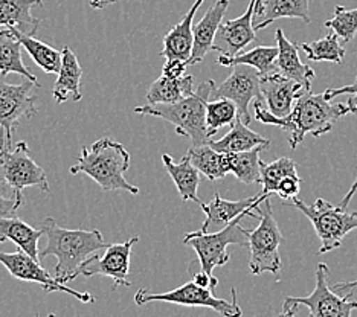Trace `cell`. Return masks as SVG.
Masks as SVG:
<instances>
[{
	"mask_svg": "<svg viewBox=\"0 0 357 317\" xmlns=\"http://www.w3.org/2000/svg\"><path fill=\"white\" fill-rule=\"evenodd\" d=\"M324 24L335 32L344 43H350L357 36V8L348 10V8L340 5L335 6L333 19L327 20Z\"/></svg>",
	"mask_w": 357,
	"mask_h": 317,
	"instance_id": "d590c367",
	"label": "cell"
},
{
	"mask_svg": "<svg viewBox=\"0 0 357 317\" xmlns=\"http://www.w3.org/2000/svg\"><path fill=\"white\" fill-rule=\"evenodd\" d=\"M298 310H299V305L298 304L284 302L282 304V311L278 314V317H296Z\"/></svg>",
	"mask_w": 357,
	"mask_h": 317,
	"instance_id": "7bdbcfd3",
	"label": "cell"
},
{
	"mask_svg": "<svg viewBox=\"0 0 357 317\" xmlns=\"http://www.w3.org/2000/svg\"><path fill=\"white\" fill-rule=\"evenodd\" d=\"M0 183L11 186L17 195H23V190L31 186L50 192L45 169L31 157L28 144L23 141L15 145V148L0 146Z\"/></svg>",
	"mask_w": 357,
	"mask_h": 317,
	"instance_id": "9c48e42d",
	"label": "cell"
},
{
	"mask_svg": "<svg viewBox=\"0 0 357 317\" xmlns=\"http://www.w3.org/2000/svg\"><path fill=\"white\" fill-rule=\"evenodd\" d=\"M231 296V302L229 300L215 297L214 291L199 287L197 284L190 281L167 293H153L147 288H139L135 295V304L144 307L151 302H168L183 307H204L211 308V310L222 314L223 317H241L243 310L237 300V290L232 288Z\"/></svg>",
	"mask_w": 357,
	"mask_h": 317,
	"instance_id": "52a82bcc",
	"label": "cell"
},
{
	"mask_svg": "<svg viewBox=\"0 0 357 317\" xmlns=\"http://www.w3.org/2000/svg\"><path fill=\"white\" fill-rule=\"evenodd\" d=\"M264 150H267V146H257L254 150L243 153H229V171L241 183H261V159H259V153Z\"/></svg>",
	"mask_w": 357,
	"mask_h": 317,
	"instance_id": "1f68e13d",
	"label": "cell"
},
{
	"mask_svg": "<svg viewBox=\"0 0 357 317\" xmlns=\"http://www.w3.org/2000/svg\"><path fill=\"white\" fill-rule=\"evenodd\" d=\"M271 197V195H263L259 192L254 197H248L243 200H225L220 197V194L215 192L214 199L209 203H202L200 208L204 210L206 218L202 224L200 231L208 232L209 226H228L234 219L240 217H255L254 210L261 205V203Z\"/></svg>",
	"mask_w": 357,
	"mask_h": 317,
	"instance_id": "2e32d148",
	"label": "cell"
},
{
	"mask_svg": "<svg viewBox=\"0 0 357 317\" xmlns=\"http://www.w3.org/2000/svg\"><path fill=\"white\" fill-rule=\"evenodd\" d=\"M275 40H277L278 46V59H277V68L282 77L290 78L296 81V83L303 84L305 88L310 91L312 81L314 79V70L308 68L299 59L298 47L290 42V40L284 36L282 29H277L275 32Z\"/></svg>",
	"mask_w": 357,
	"mask_h": 317,
	"instance_id": "44dd1931",
	"label": "cell"
},
{
	"mask_svg": "<svg viewBox=\"0 0 357 317\" xmlns=\"http://www.w3.org/2000/svg\"><path fill=\"white\" fill-rule=\"evenodd\" d=\"M186 154H188L191 164L200 171V174L211 182H215L231 173L228 154L215 151L209 144L191 146Z\"/></svg>",
	"mask_w": 357,
	"mask_h": 317,
	"instance_id": "f1b7e54d",
	"label": "cell"
},
{
	"mask_svg": "<svg viewBox=\"0 0 357 317\" xmlns=\"http://www.w3.org/2000/svg\"><path fill=\"white\" fill-rule=\"evenodd\" d=\"M47 317H56L54 313H51V314H47Z\"/></svg>",
	"mask_w": 357,
	"mask_h": 317,
	"instance_id": "bcb514c9",
	"label": "cell"
},
{
	"mask_svg": "<svg viewBox=\"0 0 357 317\" xmlns=\"http://www.w3.org/2000/svg\"><path fill=\"white\" fill-rule=\"evenodd\" d=\"M190 275H191V281L194 284H197L199 287H204V288H208L211 291H214L218 286V279L215 278L214 275H208L206 272H204L200 268L199 272H192V270H188Z\"/></svg>",
	"mask_w": 357,
	"mask_h": 317,
	"instance_id": "60d3db41",
	"label": "cell"
},
{
	"mask_svg": "<svg viewBox=\"0 0 357 317\" xmlns=\"http://www.w3.org/2000/svg\"><path fill=\"white\" fill-rule=\"evenodd\" d=\"M291 205L312 222L314 232L321 240L318 255L340 247L347 235L357 229V212H348L345 208L331 205L324 199H318L313 205H307L296 197L291 200Z\"/></svg>",
	"mask_w": 357,
	"mask_h": 317,
	"instance_id": "5b68a950",
	"label": "cell"
},
{
	"mask_svg": "<svg viewBox=\"0 0 357 317\" xmlns=\"http://www.w3.org/2000/svg\"><path fill=\"white\" fill-rule=\"evenodd\" d=\"M204 2L205 0H196L190 8V11L185 14V17L174 28L169 29L168 34L164 37V47L159 52L160 56H164L167 60H190L194 45V17H196L199 8Z\"/></svg>",
	"mask_w": 357,
	"mask_h": 317,
	"instance_id": "d6986e66",
	"label": "cell"
},
{
	"mask_svg": "<svg viewBox=\"0 0 357 317\" xmlns=\"http://www.w3.org/2000/svg\"><path fill=\"white\" fill-rule=\"evenodd\" d=\"M214 79L202 83L191 96L173 104H149L133 109L139 115H150L173 124L176 133L190 137L191 146L209 144L211 134L206 128V104L213 92Z\"/></svg>",
	"mask_w": 357,
	"mask_h": 317,
	"instance_id": "277c9868",
	"label": "cell"
},
{
	"mask_svg": "<svg viewBox=\"0 0 357 317\" xmlns=\"http://www.w3.org/2000/svg\"><path fill=\"white\" fill-rule=\"evenodd\" d=\"M34 317H40V316H38V313H36V316H34Z\"/></svg>",
	"mask_w": 357,
	"mask_h": 317,
	"instance_id": "c3c4849f",
	"label": "cell"
},
{
	"mask_svg": "<svg viewBox=\"0 0 357 317\" xmlns=\"http://www.w3.org/2000/svg\"><path fill=\"white\" fill-rule=\"evenodd\" d=\"M22 43L14 32L6 28L0 31V75L17 73L23 78L38 83L37 77L32 73L22 60Z\"/></svg>",
	"mask_w": 357,
	"mask_h": 317,
	"instance_id": "83f0119b",
	"label": "cell"
},
{
	"mask_svg": "<svg viewBox=\"0 0 357 317\" xmlns=\"http://www.w3.org/2000/svg\"><path fill=\"white\" fill-rule=\"evenodd\" d=\"M0 264H2L8 273L14 276L15 279L23 282H36L42 286L45 293L60 291L68 293V295L74 296L75 299L81 300L84 304H93L95 297L91 293H81L74 288L68 287L66 284H61L55 279V276H51L45 268L40 265V261L25 254L23 250L13 252V254H6V252H0Z\"/></svg>",
	"mask_w": 357,
	"mask_h": 317,
	"instance_id": "4fadbf2b",
	"label": "cell"
},
{
	"mask_svg": "<svg viewBox=\"0 0 357 317\" xmlns=\"http://www.w3.org/2000/svg\"><path fill=\"white\" fill-rule=\"evenodd\" d=\"M36 6H43L42 0H0V26H14L25 34L36 36L42 22L32 14Z\"/></svg>",
	"mask_w": 357,
	"mask_h": 317,
	"instance_id": "603a6c76",
	"label": "cell"
},
{
	"mask_svg": "<svg viewBox=\"0 0 357 317\" xmlns=\"http://www.w3.org/2000/svg\"><path fill=\"white\" fill-rule=\"evenodd\" d=\"M324 95H326L327 100H333V98H337L340 95H350L351 98L348 100V107H350V111L353 113V115H357V78L354 83L348 84V86H344V87H339V88H327L326 92H324Z\"/></svg>",
	"mask_w": 357,
	"mask_h": 317,
	"instance_id": "74e56055",
	"label": "cell"
},
{
	"mask_svg": "<svg viewBox=\"0 0 357 317\" xmlns=\"http://www.w3.org/2000/svg\"><path fill=\"white\" fill-rule=\"evenodd\" d=\"M308 88L294 79L282 77L281 73L261 77V95L266 109L277 118H286L294 109L298 98Z\"/></svg>",
	"mask_w": 357,
	"mask_h": 317,
	"instance_id": "e0dca14e",
	"label": "cell"
},
{
	"mask_svg": "<svg viewBox=\"0 0 357 317\" xmlns=\"http://www.w3.org/2000/svg\"><path fill=\"white\" fill-rule=\"evenodd\" d=\"M121 0H91V6L93 10H104L105 6H110L113 3H118Z\"/></svg>",
	"mask_w": 357,
	"mask_h": 317,
	"instance_id": "f6af8a7d",
	"label": "cell"
},
{
	"mask_svg": "<svg viewBox=\"0 0 357 317\" xmlns=\"http://www.w3.org/2000/svg\"><path fill=\"white\" fill-rule=\"evenodd\" d=\"M254 110L255 118L261 124L286 130L290 134L289 144L291 150L303 144L307 134L319 137L330 133L337 119L351 113L348 104H333L324 93H313L312 91H305L298 98L294 109L286 118L273 116L269 110L264 109L261 101H255Z\"/></svg>",
	"mask_w": 357,
	"mask_h": 317,
	"instance_id": "6da1fadb",
	"label": "cell"
},
{
	"mask_svg": "<svg viewBox=\"0 0 357 317\" xmlns=\"http://www.w3.org/2000/svg\"><path fill=\"white\" fill-rule=\"evenodd\" d=\"M255 31L267 28L278 19H299L305 24L312 23L308 0H261V3L255 6Z\"/></svg>",
	"mask_w": 357,
	"mask_h": 317,
	"instance_id": "ffe728a7",
	"label": "cell"
},
{
	"mask_svg": "<svg viewBox=\"0 0 357 317\" xmlns=\"http://www.w3.org/2000/svg\"><path fill=\"white\" fill-rule=\"evenodd\" d=\"M328 265L319 263L316 267V287L308 296H287L284 302L305 305L310 310V317H353L357 310V302L351 300L353 291L339 296L328 287Z\"/></svg>",
	"mask_w": 357,
	"mask_h": 317,
	"instance_id": "8fae6325",
	"label": "cell"
},
{
	"mask_svg": "<svg viewBox=\"0 0 357 317\" xmlns=\"http://www.w3.org/2000/svg\"><path fill=\"white\" fill-rule=\"evenodd\" d=\"M45 235L43 229H34L17 217L0 219V242L13 241L20 250L40 261L38 241Z\"/></svg>",
	"mask_w": 357,
	"mask_h": 317,
	"instance_id": "d4e9b609",
	"label": "cell"
},
{
	"mask_svg": "<svg viewBox=\"0 0 357 317\" xmlns=\"http://www.w3.org/2000/svg\"><path fill=\"white\" fill-rule=\"evenodd\" d=\"M299 190H301V178L298 174H294L282 178L275 194L282 200H294L298 197Z\"/></svg>",
	"mask_w": 357,
	"mask_h": 317,
	"instance_id": "8d00e7d4",
	"label": "cell"
},
{
	"mask_svg": "<svg viewBox=\"0 0 357 317\" xmlns=\"http://www.w3.org/2000/svg\"><path fill=\"white\" fill-rule=\"evenodd\" d=\"M136 242H139V237H132L123 244H109L102 256L93 254L86 259L79 268V275L86 278H92L96 275L109 276L113 281V291L119 286L130 287L132 286V282L128 281L130 256H132V249Z\"/></svg>",
	"mask_w": 357,
	"mask_h": 317,
	"instance_id": "5bb4252c",
	"label": "cell"
},
{
	"mask_svg": "<svg viewBox=\"0 0 357 317\" xmlns=\"http://www.w3.org/2000/svg\"><path fill=\"white\" fill-rule=\"evenodd\" d=\"M209 145L218 153H243L257 148V146H267L269 148L271 141L266 137L259 136L254 130H250L248 124H245L240 118L231 125V130L226 133L222 139L209 141Z\"/></svg>",
	"mask_w": 357,
	"mask_h": 317,
	"instance_id": "484cf974",
	"label": "cell"
},
{
	"mask_svg": "<svg viewBox=\"0 0 357 317\" xmlns=\"http://www.w3.org/2000/svg\"><path fill=\"white\" fill-rule=\"evenodd\" d=\"M10 29L14 32L15 37L20 40L23 49L31 55L32 61H34L38 68H42L46 73H59L63 60L61 51L40 42L34 36L25 34V32H22L17 28L13 26Z\"/></svg>",
	"mask_w": 357,
	"mask_h": 317,
	"instance_id": "4dcf8cb0",
	"label": "cell"
},
{
	"mask_svg": "<svg viewBox=\"0 0 357 317\" xmlns=\"http://www.w3.org/2000/svg\"><path fill=\"white\" fill-rule=\"evenodd\" d=\"M356 191H357V177H356V180H354L353 186L350 188V191H348L345 197L339 201V206H340V208H347L348 205H350V201H351V199L354 197Z\"/></svg>",
	"mask_w": 357,
	"mask_h": 317,
	"instance_id": "ee69618b",
	"label": "cell"
},
{
	"mask_svg": "<svg viewBox=\"0 0 357 317\" xmlns=\"http://www.w3.org/2000/svg\"><path fill=\"white\" fill-rule=\"evenodd\" d=\"M356 287H357V278H354L353 281L339 282L336 286H333V290L336 293H348V291H353Z\"/></svg>",
	"mask_w": 357,
	"mask_h": 317,
	"instance_id": "b9f144b4",
	"label": "cell"
},
{
	"mask_svg": "<svg viewBox=\"0 0 357 317\" xmlns=\"http://www.w3.org/2000/svg\"><path fill=\"white\" fill-rule=\"evenodd\" d=\"M63 60L59 73H56V81L52 88V96L56 104H61L68 101L69 98L72 101L81 100V78H83V69L79 66V61L77 55L72 52L69 46H64L61 49Z\"/></svg>",
	"mask_w": 357,
	"mask_h": 317,
	"instance_id": "7402d4cb",
	"label": "cell"
},
{
	"mask_svg": "<svg viewBox=\"0 0 357 317\" xmlns=\"http://www.w3.org/2000/svg\"><path fill=\"white\" fill-rule=\"evenodd\" d=\"M162 162H164L167 173L173 178L182 201H196L199 205H202L200 199L197 197L202 174L200 171L191 164L188 154L183 156L178 164H176L169 154H162Z\"/></svg>",
	"mask_w": 357,
	"mask_h": 317,
	"instance_id": "cb8c5ba5",
	"label": "cell"
},
{
	"mask_svg": "<svg viewBox=\"0 0 357 317\" xmlns=\"http://www.w3.org/2000/svg\"><path fill=\"white\" fill-rule=\"evenodd\" d=\"M241 219L243 217L234 219L232 223L225 226L220 232L215 233L197 231L185 235L183 244L196 252L202 270L208 275H213L214 268L228 263L229 255L226 247L229 244L249 247V231L243 229L240 226Z\"/></svg>",
	"mask_w": 357,
	"mask_h": 317,
	"instance_id": "ba28073f",
	"label": "cell"
},
{
	"mask_svg": "<svg viewBox=\"0 0 357 317\" xmlns=\"http://www.w3.org/2000/svg\"><path fill=\"white\" fill-rule=\"evenodd\" d=\"M298 174L295 160L290 157H280L271 164H264L261 160V185L263 195H271L277 191L280 182L284 177Z\"/></svg>",
	"mask_w": 357,
	"mask_h": 317,
	"instance_id": "e575fe53",
	"label": "cell"
},
{
	"mask_svg": "<svg viewBox=\"0 0 357 317\" xmlns=\"http://www.w3.org/2000/svg\"><path fill=\"white\" fill-rule=\"evenodd\" d=\"M211 96L217 98H226L235 102L238 109V118L245 122V124H250V102L252 101H261V75L258 70L245 66V64H238L234 66V70L231 75L226 78L220 84H213V92Z\"/></svg>",
	"mask_w": 357,
	"mask_h": 317,
	"instance_id": "7c38bea8",
	"label": "cell"
},
{
	"mask_svg": "<svg viewBox=\"0 0 357 317\" xmlns=\"http://www.w3.org/2000/svg\"><path fill=\"white\" fill-rule=\"evenodd\" d=\"M25 205V197L23 195L13 194L11 199L3 197V194L0 192V219L10 218L17 215V210Z\"/></svg>",
	"mask_w": 357,
	"mask_h": 317,
	"instance_id": "f35d334b",
	"label": "cell"
},
{
	"mask_svg": "<svg viewBox=\"0 0 357 317\" xmlns=\"http://www.w3.org/2000/svg\"><path fill=\"white\" fill-rule=\"evenodd\" d=\"M259 224L249 231V249L250 259L249 268L252 275H263L266 272L278 275L281 272L280 246L284 241L280 226L275 219L271 197H267L257 208Z\"/></svg>",
	"mask_w": 357,
	"mask_h": 317,
	"instance_id": "8992f818",
	"label": "cell"
},
{
	"mask_svg": "<svg viewBox=\"0 0 357 317\" xmlns=\"http://www.w3.org/2000/svg\"><path fill=\"white\" fill-rule=\"evenodd\" d=\"M259 3H261V0H257V5H255V6H258Z\"/></svg>",
	"mask_w": 357,
	"mask_h": 317,
	"instance_id": "7dc6e473",
	"label": "cell"
},
{
	"mask_svg": "<svg viewBox=\"0 0 357 317\" xmlns=\"http://www.w3.org/2000/svg\"><path fill=\"white\" fill-rule=\"evenodd\" d=\"M278 59V46H257L250 49L248 52L238 54L235 56H225L220 55L217 60V64L225 68H234L238 64H245L258 70L261 77L272 75V73H280L277 68Z\"/></svg>",
	"mask_w": 357,
	"mask_h": 317,
	"instance_id": "4316f807",
	"label": "cell"
},
{
	"mask_svg": "<svg viewBox=\"0 0 357 317\" xmlns=\"http://www.w3.org/2000/svg\"><path fill=\"white\" fill-rule=\"evenodd\" d=\"M42 229L46 235V247L40 252V256L56 258L54 276L61 284L75 279L87 258L101 249L109 247L98 229H66L56 224L52 217L45 219Z\"/></svg>",
	"mask_w": 357,
	"mask_h": 317,
	"instance_id": "7a4b0ae2",
	"label": "cell"
},
{
	"mask_svg": "<svg viewBox=\"0 0 357 317\" xmlns=\"http://www.w3.org/2000/svg\"><path fill=\"white\" fill-rule=\"evenodd\" d=\"M301 49L310 61H328L340 64L345 59V47L340 45L339 37L330 32L312 43H303Z\"/></svg>",
	"mask_w": 357,
	"mask_h": 317,
	"instance_id": "d6a6232c",
	"label": "cell"
},
{
	"mask_svg": "<svg viewBox=\"0 0 357 317\" xmlns=\"http://www.w3.org/2000/svg\"><path fill=\"white\" fill-rule=\"evenodd\" d=\"M229 6V0H217V2L209 8L202 20L194 26V45L192 52L188 60L190 66H194L200 61L205 60V56L214 51V42L218 28L223 22L225 13Z\"/></svg>",
	"mask_w": 357,
	"mask_h": 317,
	"instance_id": "ac0fdd59",
	"label": "cell"
},
{
	"mask_svg": "<svg viewBox=\"0 0 357 317\" xmlns=\"http://www.w3.org/2000/svg\"><path fill=\"white\" fill-rule=\"evenodd\" d=\"M194 92V77L185 75L182 78L172 79L167 77L158 78L150 86L147 92L149 104H173L191 96Z\"/></svg>",
	"mask_w": 357,
	"mask_h": 317,
	"instance_id": "f546056e",
	"label": "cell"
},
{
	"mask_svg": "<svg viewBox=\"0 0 357 317\" xmlns=\"http://www.w3.org/2000/svg\"><path fill=\"white\" fill-rule=\"evenodd\" d=\"M188 66H190L188 61H185V60H178V59L167 60L164 68H162V77H167L172 79L182 78V77H185L186 68Z\"/></svg>",
	"mask_w": 357,
	"mask_h": 317,
	"instance_id": "ab89813d",
	"label": "cell"
},
{
	"mask_svg": "<svg viewBox=\"0 0 357 317\" xmlns=\"http://www.w3.org/2000/svg\"><path fill=\"white\" fill-rule=\"evenodd\" d=\"M132 157L123 144L104 136L92 144L91 148L83 146L75 165H72L69 173L72 176L86 174L98 183L102 192L127 191L130 194H139L137 186L126 180V171L130 169Z\"/></svg>",
	"mask_w": 357,
	"mask_h": 317,
	"instance_id": "3957f363",
	"label": "cell"
},
{
	"mask_svg": "<svg viewBox=\"0 0 357 317\" xmlns=\"http://www.w3.org/2000/svg\"><path fill=\"white\" fill-rule=\"evenodd\" d=\"M238 118V109L235 102L231 100H226V98H220V100H215L213 102L206 104V128L213 137L218 130L232 125Z\"/></svg>",
	"mask_w": 357,
	"mask_h": 317,
	"instance_id": "836d02e7",
	"label": "cell"
},
{
	"mask_svg": "<svg viewBox=\"0 0 357 317\" xmlns=\"http://www.w3.org/2000/svg\"><path fill=\"white\" fill-rule=\"evenodd\" d=\"M257 0H250L246 13L240 17L222 22L215 36L214 51L225 56L238 55L243 49L257 40V31L254 26Z\"/></svg>",
	"mask_w": 357,
	"mask_h": 317,
	"instance_id": "9a60e30c",
	"label": "cell"
},
{
	"mask_svg": "<svg viewBox=\"0 0 357 317\" xmlns=\"http://www.w3.org/2000/svg\"><path fill=\"white\" fill-rule=\"evenodd\" d=\"M34 87H38V83L29 79L10 84L0 78V146H11L14 130L20 121L37 115V98L32 95Z\"/></svg>",
	"mask_w": 357,
	"mask_h": 317,
	"instance_id": "30bf717a",
	"label": "cell"
}]
</instances>
